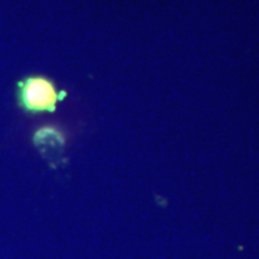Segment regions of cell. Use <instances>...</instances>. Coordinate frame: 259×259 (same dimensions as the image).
<instances>
[{
  "mask_svg": "<svg viewBox=\"0 0 259 259\" xmlns=\"http://www.w3.org/2000/svg\"><path fill=\"white\" fill-rule=\"evenodd\" d=\"M65 94L44 76H28L17 84V102L22 111L38 114L56 111Z\"/></svg>",
  "mask_w": 259,
  "mask_h": 259,
  "instance_id": "cell-1",
  "label": "cell"
},
{
  "mask_svg": "<svg viewBox=\"0 0 259 259\" xmlns=\"http://www.w3.org/2000/svg\"><path fill=\"white\" fill-rule=\"evenodd\" d=\"M32 141L42 153L50 155L59 153L65 143L63 134L58 128L51 127V126L36 130Z\"/></svg>",
  "mask_w": 259,
  "mask_h": 259,
  "instance_id": "cell-2",
  "label": "cell"
}]
</instances>
